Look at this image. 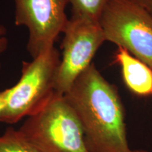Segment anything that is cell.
<instances>
[{"mask_svg":"<svg viewBox=\"0 0 152 152\" xmlns=\"http://www.w3.org/2000/svg\"><path fill=\"white\" fill-rule=\"evenodd\" d=\"M8 47L7 30L4 26L0 25V55L7 50Z\"/></svg>","mask_w":152,"mask_h":152,"instance_id":"cell-10","label":"cell"},{"mask_svg":"<svg viewBox=\"0 0 152 152\" xmlns=\"http://www.w3.org/2000/svg\"><path fill=\"white\" fill-rule=\"evenodd\" d=\"M9 93V88L0 92V118L4 110L5 109V106L7 105V98Z\"/></svg>","mask_w":152,"mask_h":152,"instance_id":"cell-11","label":"cell"},{"mask_svg":"<svg viewBox=\"0 0 152 152\" xmlns=\"http://www.w3.org/2000/svg\"><path fill=\"white\" fill-rule=\"evenodd\" d=\"M99 23L106 41L152 68V16L145 9L131 0H110Z\"/></svg>","mask_w":152,"mask_h":152,"instance_id":"cell-4","label":"cell"},{"mask_svg":"<svg viewBox=\"0 0 152 152\" xmlns=\"http://www.w3.org/2000/svg\"><path fill=\"white\" fill-rule=\"evenodd\" d=\"M0 68H1V64H0Z\"/></svg>","mask_w":152,"mask_h":152,"instance_id":"cell-14","label":"cell"},{"mask_svg":"<svg viewBox=\"0 0 152 152\" xmlns=\"http://www.w3.org/2000/svg\"><path fill=\"white\" fill-rule=\"evenodd\" d=\"M64 96L80 123L90 152H130L122 101L94 64Z\"/></svg>","mask_w":152,"mask_h":152,"instance_id":"cell-1","label":"cell"},{"mask_svg":"<svg viewBox=\"0 0 152 152\" xmlns=\"http://www.w3.org/2000/svg\"><path fill=\"white\" fill-rule=\"evenodd\" d=\"M61 63L59 52L54 46L31 61H23L21 75L9 87L7 105L0 122L15 124L42 109L52 99Z\"/></svg>","mask_w":152,"mask_h":152,"instance_id":"cell-3","label":"cell"},{"mask_svg":"<svg viewBox=\"0 0 152 152\" xmlns=\"http://www.w3.org/2000/svg\"><path fill=\"white\" fill-rule=\"evenodd\" d=\"M115 58L129 90L137 96H151L152 68L121 47H118Z\"/></svg>","mask_w":152,"mask_h":152,"instance_id":"cell-7","label":"cell"},{"mask_svg":"<svg viewBox=\"0 0 152 152\" xmlns=\"http://www.w3.org/2000/svg\"><path fill=\"white\" fill-rule=\"evenodd\" d=\"M18 130L41 152H90L75 113L64 95L56 92Z\"/></svg>","mask_w":152,"mask_h":152,"instance_id":"cell-2","label":"cell"},{"mask_svg":"<svg viewBox=\"0 0 152 152\" xmlns=\"http://www.w3.org/2000/svg\"><path fill=\"white\" fill-rule=\"evenodd\" d=\"M131 1L140 5L152 16V0H131Z\"/></svg>","mask_w":152,"mask_h":152,"instance_id":"cell-12","label":"cell"},{"mask_svg":"<svg viewBox=\"0 0 152 152\" xmlns=\"http://www.w3.org/2000/svg\"><path fill=\"white\" fill-rule=\"evenodd\" d=\"M63 33L62 58L55 92L64 95L91 65L93 57L106 39L99 23L73 16L68 19Z\"/></svg>","mask_w":152,"mask_h":152,"instance_id":"cell-5","label":"cell"},{"mask_svg":"<svg viewBox=\"0 0 152 152\" xmlns=\"http://www.w3.org/2000/svg\"><path fill=\"white\" fill-rule=\"evenodd\" d=\"M110 0H69L71 16L99 22L102 13Z\"/></svg>","mask_w":152,"mask_h":152,"instance_id":"cell-8","label":"cell"},{"mask_svg":"<svg viewBox=\"0 0 152 152\" xmlns=\"http://www.w3.org/2000/svg\"><path fill=\"white\" fill-rule=\"evenodd\" d=\"M15 24L27 28V51L32 58L54 46L68 21L69 0H14Z\"/></svg>","mask_w":152,"mask_h":152,"instance_id":"cell-6","label":"cell"},{"mask_svg":"<svg viewBox=\"0 0 152 152\" xmlns=\"http://www.w3.org/2000/svg\"><path fill=\"white\" fill-rule=\"evenodd\" d=\"M0 152H41L18 129L9 127L0 134Z\"/></svg>","mask_w":152,"mask_h":152,"instance_id":"cell-9","label":"cell"},{"mask_svg":"<svg viewBox=\"0 0 152 152\" xmlns=\"http://www.w3.org/2000/svg\"><path fill=\"white\" fill-rule=\"evenodd\" d=\"M130 152H149L147 150L144 149H134V150H131Z\"/></svg>","mask_w":152,"mask_h":152,"instance_id":"cell-13","label":"cell"}]
</instances>
